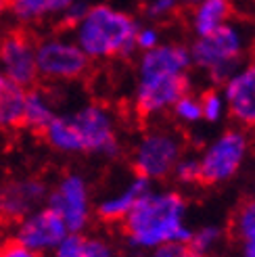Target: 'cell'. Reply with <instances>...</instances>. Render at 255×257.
I'll return each mask as SVG.
<instances>
[{
  "label": "cell",
  "instance_id": "cell-1",
  "mask_svg": "<svg viewBox=\"0 0 255 257\" xmlns=\"http://www.w3.org/2000/svg\"><path fill=\"white\" fill-rule=\"evenodd\" d=\"M193 90V61L182 42H161L136 59L132 107L143 119H157Z\"/></svg>",
  "mask_w": 255,
  "mask_h": 257
},
{
  "label": "cell",
  "instance_id": "cell-2",
  "mask_svg": "<svg viewBox=\"0 0 255 257\" xmlns=\"http://www.w3.org/2000/svg\"><path fill=\"white\" fill-rule=\"evenodd\" d=\"M44 143L67 157H121V127L115 111L103 102H84L69 113H59L42 132Z\"/></svg>",
  "mask_w": 255,
  "mask_h": 257
},
{
  "label": "cell",
  "instance_id": "cell-3",
  "mask_svg": "<svg viewBox=\"0 0 255 257\" xmlns=\"http://www.w3.org/2000/svg\"><path fill=\"white\" fill-rule=\"evenodd\" d=\"M190 230L188 201L170 186H151L121 222L123 242L134 255H145L168 242H186Z\"/></svg>",
  "mask_w": 255,
  "mask_h": 257
},
{
  "label": "cell",
  "instance_id": "cell-4",
  "mask_svg": "<svg viewBox=\"0 0 255 257\" xmlns=\"http://www.w3.org/2000/svg\"><path fill=\"white\" fill-rule=\"evenodd\" d=\"M140 21L115 5L90 3L86 15L71 30L73 40L92 63L130 59L136 53Z\"/></svg>",
  "mask_w": 255,
  "mask_h": 257
},
{
  "label": "cell",
  "instance_id": "cell-5",
  "mask_svg": "<svg viewBox=\"0 0 255 257\" xmlns=\"http://www.w3.org/2000/svg\"><path fill=\"white\" fill-rule=\"evenodd\" d=\"M253 32L245 21H228L220 30L195 38L188 44L193 69L201 71L207 82L220 88L251 55Z\"/></svg>",
  "mask_w": 255,
  "mask_h": 257
},
{
  "label": "cell",
  "instance_id": "cell-6",
  "mask_svg": "<svg viewBox=\"0 0 255 257\" xmlns=\"http://www.w3.org/2000/svg\"><path fill=\"white\" fill-rule=\"evenodd\" d=\"M251 136L243 127H226L207 140L197 153L201 168V184L222 186L243 172L251 155Z\"/></svg>",
  "mask_w": 255,
  "mask_h": 257
},
{
  "label": "cell",
  "instance_id": "cell-7",
  "mask_svg": "<svg viewBox=\"0 0 255 257\" xmlns=\"http://www.w3.org/2000/svg\"><path fill=\"white\" fill-rule=\"evenodd\" d=\"M186 153L184 138L168 125H151L140 132L130 153V165L136 176L151 184L172 178L178 159Z\"/></svg>",
  "mask_w": 255,
  "mask_h": 257
},
{
  "label": "cell",
  "instance_id": "cell-8",
  "mask_svg": "<svg viewBox=\"0 0 255 257\" xmlns=\"http://www.w3.org/2000/svg\"><path fill=\"white\" fill-rule=\"evenodd\" d=\"M38 78L48 84H73L84 80L92 61L84 55L71 34H46L36 40Z\"/></svg>",
  "mask_w": 255,
  "mask_h": 257
},
{
  "label": "cell",
  "instance_id": "cell-9",
  "mask_svg": "<svg viewBox=\"0 0 255 257\" xmlns=\"http://www.w3.org/2000/svg\"><path fill=\"white\" fill-rule=\"evenodd\" d=\"M46 207L53 209L67 232H88L94 220V195L92 186L82 172L61 174L55 184L48 186Z\"/></svg>",
  "mask_w": 255,
  "mask_h": 257
},
{
  "label": "cell",
  "instance_id": "cell-10",
  "mask_svg": "<svg viewBox=\"0 0 255 257\" xmlns=\"http://www.w3.org/2000/svg\"><path fill=\"white\" fill-rule=\"evenodd\" d=\"M0 73L21 88L38 86V65H36V40L21 30H9L0 40Z\"/></svg>",
  "mask_w": 255,
  "mask_h": 257
},
{
  "label": "cell",
  "instance_id": "cell-11",
  "mask_svg": "<svg viewBox=\"0 0 255 257\" xmlns=\"http://www.w3.org/2000/svg\"><path fill=\"white\" fill-rule=\"evenodd\" d=\"M48 184L40 176L0 178V224H17L46 203Z\"/></svg>",
  "mask_w": 255,
  "mask_h": 257
},
{
  "label": "cell",
  "instance_id": "cell-12",
  "mask_svg": "<svg viewBox=\"0 0 255 257\" xmlns=\"http://www.w3.org/2000/svg\"><path fill=\"white\" fill-rule=\"evenodd\" d=\"M67 234L69 232L65 224L61 222V217L46 205L28 213L17 224H13V240L40 257L53 253Z\"/></svg>",
  "mask_w": 255,
  "mask_h": 257
},
{
  "label": "cell",
  "instance_id": "cell-13",
  "mask_svg": "<svg viewBox=\"0 0 255 257\" xmlns=\"http://www.w3.org/2000/svg\"><path fill=\"white\" fill-rule=\"evenodd\" d=\"M220 90L226 100L228 119L247 132L255 130V57L247 59Z\"/></svg>",
  "mask_w": 255,
  "mask_h": 257
},
{
  "label": "cell",
  "instance_id": "cell-14",
  "mask_svg": "<svg viewBox=\"0 0 255 257\" xmlns=\"http://www.w3.org/2000/svg\"><path fill=\"white\" fill-rule=\"evenodd\" d=\"M151 186L153 184L149 180L132 174L121 184L109 188L105 195L94 199V217L105 224H121Z\"/></svg>",
  "mask_w": 255,
  "mask_h": 257
},
{
  "label": "cell",
  "instance_id": "cell-15",
  "mask_svg": "<svg viewBox=\"0 0 255 257\" xmlns=\"http://www.w3.org/2000/svg\"><path fill=\"white\" fill-rule=\"evenodd\" d=\"M59 115L57 111V98L46 88L34 86L25 90V102H23V119L21 127L28 132L42 134L46 125Z\"/></svg>",
  "mask_w": 255,
  "mask_h": 257
},
{
  "label": "cell",
  "instance_id": "cell-16",
  "mask_svg": "<svg viewBox=\"0 0 255 257\" xmlns=\"http://www.w3.org/2000/svg\"><path fill=\"white\" fill-rule=\"evenodd\" d=\"M234 17V0H201L190 9L188 28L195 38L207 36L222 25L232 21Z\"/></svg>",
  "mask_w": 255,
  "mask_h": 257
},
{
  "label": "cell",
  "instance_id": "cell-17",
  "mask_svg": "<svg viewBox=\"0 0 255 257\" xmlns=\"http://www.w3.org/2000/svg\"><path fill=\"white\" fill-rule=\"evenodd\" d=\"M50 257H117V247L103 234L69 232Z\"/></svg>",
  "mask_w": 255,
  "mask_h": 257
},
{
  "label": "cell",
  "instance_id": "cell-18",
  "mask_svg": "<svg viewBox=\"0 0 255 257\" xmlns=\"http://www.w3.org/2000/svg\"><path fill=\"white\" fill-rule=\"evenodd\" d=\"M25 88L17 86L0 73V132H13L21 127Z\"/></svg>",
  "mask_w": 255,
  "mask_h": 257
},
{
  "label": "cell",
  "instance_id": "cell-19",
  "mask_svg": "<svg viewBox=\"0 0 255 257\" xmlns=\"http://www.w3.org/2000/svg\"><path fill=\"white\" fill-rule=\"evenodd\" d=\"M224 242H226V230L215 222H207L190 230L186 245L195 257H215L218 251L224 247Z\"/></svg>",
  "mask_w": 255,
  "mask_h": 257
},
{
  "label": "cell",
  "instance_id": "cell-20",
  "mask_svg": "<svg viewBox=\"0 0 255 257\" xmlns=\"http://www.w3.org/2000/svg\"><path fill=\"white\" fill-rule=\"evenodd\" d=\"M232 234L238 242V257H255V203H245L232 217Z\"/></svg>",
  "mask_w": 255,
  "mask_h": 257
},
{
  "label": "cell",
  "instance_id": "cell-21",
  "mask_svg": "<svg viewBox=\"0 0 255 257\" xmlns=\"http://www.w3.org/2000/svg\"><path fill=\"white\" fill-rule=\"evenodd\" d=\"M17 28H34V25L50 19V0H9V13Z\"/></svg>",
  "mask_w": 255,
  "mask_h": 257
},
{
  "label": "cell",
  "instance_id": "cell-22",
  "mask_svg": "<svg viewBox=\"0 0 255 257\" xmlns=\"http://www.w3.org/2000/svg\"><path fill=\"white\" fill-rule=\"evenodd\" d=\"M201 98V115L203 121L207 125H220L224 119H228V109H226V100L222 96L220 88H207L199 94Z\"/></svg>",
  "mask_w": 255,
  "mask_h": 257
},
{
  "label": "cell",
  "instance_id": "cell-23",
  "mask_svg": "<svg viewBox=\"0 0 255 257\" xmlns=\"http://www.w3.org/2000/svg\"><path fill=\"white\" fill-rule=\"evenodd\" d=\"M172 117L184 125V127H195L203 121V115H201V98L199 94H195L193 90L186 92L184 96H180L176 100V105L172 107Z\"/></svg>",
  "mask_w": 255,
  "mask_h": 257
},
{
  "label": "cell",
  "instance_id": "cell-24",
  "mask_svg": "<svg viewBox=\"0 0 255 257\" xmlns=\"http://www.w3.org/2000/svg\"><path fill=\"white\" fill-rule=\"evenodd\" d=\"M172 178L178 186L188 188V186H197L201 184V168H199V159L193 153H184V155L178 159L176 168L172 172Z\"/></svg>",
  "mask_w": 255,
  "mask_h": 257
},
{
  "label": "cell",
  "instance_id": "cell-25",
  "mask_svg": "<svg viewBox=\"0 0 255 257\" xmlns=\"http://www.w3.org/2000/svg\"><path fill=\"white\" fill-rule=\"evenodd\" d=\"M180 0H145V17L151 23L168 21L180 11Z\"/></svg>",
  "mask_w": 255,
  "mask_h": 257
},
{
  "label": "cell",
  "instance_id": "cell-26",
  "mask_svg": "<svg viewBox=\"0 0 255 257\" xmlns=\"http://www.w3.org/2000/svg\"><path fill=\"white\" fill-rule=\"evenodd\" d=\"M161 42H163V38H161V30L157 23H140V28L136 32V50L138 53L155 48Z\"/></svg>",
  "mask_w": 255,
  "mask_h": 257
},
{
  "label": "cell",
  "instance_id": "cell-27",
  "mask_svg": "<svg viewBox=\"0 0 255 257\" xmlns=\"http://www.w3.org/2000/svg\"><path fill=\"white\" fill-rule=\"evenodd\" d=\"M88 7H90V3H88V0H75V3L63 13V15L57 19L59 21V25L63 30H73L75 25L80 23V19L86 15V11H88Z\"/></svg>",
  "mask_w": 255,
  "mask_h": 257
},
{
  "label": "cell",
  "instance_id": "cell-28",
  "mask_svg": "<svg viewBox=\"0 0 255 257\" xmlns=\"http://www.w3.org/2000/svg\"><path fill=\"white\" fill-rule=\"evenodd\" d=\"M145 257H195V255L190 253L186 242H168V245H161L145 253Z\"/></svg>",
  "mask_w": 255,
  "mask_h": 257
},
{
  "label": "cell",
  "instance_id": "cell-29",
  "mask_svg": "<svg viewBox=\"0 0 255 257\" xmlns=\"http://www.w3.org/2000/svg\"><path fill=\"white\" fill-rule=\"evenodd\" d=\"M0 257H40V255L32 253L30 249L21 247L19 242H15V240L11 238V240L0 242Z\"/></svg>",
  "mask_w": 255,
  "mask_h": 257
},
{
  "label": "cell",
  "instance_id": "cell-30",
  "mask_svg": "<svg viewBox=\"0 0 255 257\" xmlns=\"http://www.w3.org/2000/svg\"><path fill=\"white\" fill-rule=\"evenodd\" d=\"M7 13H9V0H0V19L7 17Z\"/></svg>",
  "mask_w": 255,
  "mask_h": 257
},
{
  "label": "cell",
  "instance_id": "cell-31",
  "mask_svg": "<svg viewBox=\"0 0 255 257\" xmlns=\"http://www.w3.org/2000/svg\"><path fill=\"white\" fill-rule=\"evenodd\" d=\"M201 0H180V7L182 9H193L195 5H199Z\"/></svg>",
  "mask_w": 255,
  "mask_h": 257
},
{
  "label": "cell",
  "instance_id": "cell-32",
  "mask_svg": "<svg viewBox=\"0 0 255 257\" xmlns=\"http://www.w3.org/2000/svg\"><path fill=\"white\" fill-rule=\"evenodd\" d=\"M251 203H255V184H253V192H251Z\"/></svg>",
  "mask_w": 255,
  "mask_h": 257
},
{
  "label": "cell",
  "instance_id": "cell-33",
  "mask_svg": "<svg viewBox=\"0 0 255 257\" xmlns=\"http://www.w3.org/2000/svg\"><path fill=\"white\" fill-rule=\"evenodd\" d=\"M128 257H140V255H128Z\"/></svg>",
  "mask_w": 255,
  "mask_h": 257
},
{
  "label": "cell",
  "instance_id": "cell-34",
  "mask_svg": "<svg viewBox=\"0 0 255 257\" xmlns=\"http://www.w3.org/2000/svg\"><path fill=\"white\" fill-rule=\"evenodd\" d=\"M0 40H3V34H0Z\"/></svg>",
  "mask_w": 255,
  "mask_h": 257
},
{
  "label": "cell",
  "instance_id": "cell-35",
  "mask_svg": "<svg viewBox=\"0 0 255 257\" xmlns=\"http://www.w3.org/2000/svg\"><path fill=\"white\" fill-rule=\"evenodd\" d=\"M251 3H255V0H251Z\"/></svg>",
  "mask_w": 255,
  "mask_h": 257
}]
</instances>
